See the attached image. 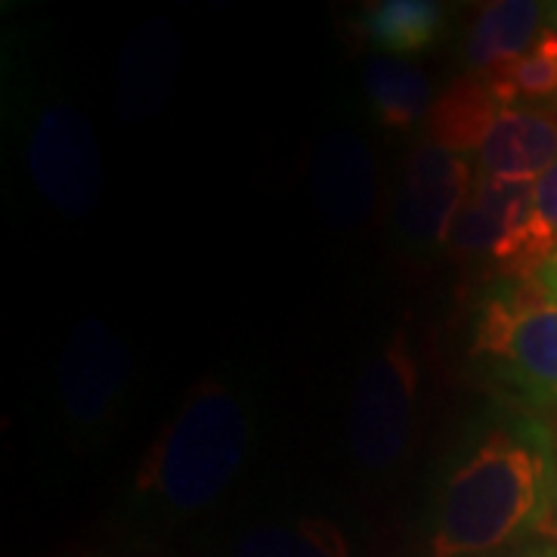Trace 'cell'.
<instances>
[{
  "label": "cell",
  "mask_w": 557,
  "mask_h": 557,
  "mask_svg": "<svg viewBox=\"0 0 557 557\" xmlns=\"http://www.w3.org/2000/svg\"><path fill=\"white\" fill-rule=\"evenodd\" d=\"M28 174L44 201L65 218H84L102 193V156L90 121L72 106H47L28 137Z\"/></svg>",
  "instance_id": "obj_5"
},
{
  "label": "cell",
  "mask_w": 557,
  "mask_h": 557,
  "mask_svg": "<svg viewBox=\"0 0 557 557\" xmlns=\"http://www.w3.org/2000/svg\"><path fill=\"white\" fill-rule=\"evenodd\" d=\"M180 69V38L168 20H149L124 40L115 72V106L124 121L164 112Z\"/></svg>",
  "instance_id": "obj_9"
},
{
  "label": "cell",
  "mask_w": 557,
  "mask_h": 557,
  "mask_svg": "<svg viewBox=\"0 0 557 557\" xmlns=\"http://www.w3.org/2000/svg\"><path fill=\"white\" fill-rule=\"evenodd\" d=\"M505 102L493 94L483 75L456 81L453 87L443 90V97L434 100V109L428 115V131L431 143H437L449 152H471L483 146L490 137L493 124L502 115Z\"/></svg>",
  "instance_id": "obj_13"
},
{
  "label": "cell",
  "mask_w": 557,
  "mask_h": 557,
  "mask_svg": "<svg viewBox=\"0 0 557 557\" xmlns=\"http://www.w3.org/2000/svg\"><path fill=\"white\" fill-rule=\"evenodd\" d=\"M545 10L548 7L533 3V0L486 3L468 32V44H465L468 65L478 72H490L496 65L523 57L542 35L539 25L545 20Z\"/></svg>",
  "instance_id": "obj_12"
},
{
  "label": "cell",
  "mask_w": 557,
  "mask_h": 557,
  "mask_svg": "<svg viewBox=\"0 0 557 557\" xmlns=\"http://www.w3.org/2000/svg\"><path fill=\"white\" fill-rule=\"evenodd\" d=\"M539 533L545 539H555L557 542V465H555V480H552V496H548V508H545V518L539 523Z\"/></svg>",
  "instance_id": "obj_20"
},
{
  "label": "cell",
  "mask_w": 557,
  "mask_h": 557,
  "mask_svg": "<svg viewBox=\"0 0 557 557\" xmlns=\"http://www.w3.org/2000/svg\"><path fill=\"white\" fill-rule=\"evenodd\" d=\"M131 379V354L100 317H84L69 332L60 359V397L69 421L97 428L115 412Z\"/></svg>",
  "instance_id": "obj_7"
},
{
  "label": "cell",
  "mask_w": 557,
  "mask_h": 557,
  "mask_svg": "<svg viewBox=\"0 0 557 557\" xmlns=\"http://www.w3.org/2000/svg\"><path fill=\"white\" fill-rule=\"evenodd\" d=\"M480 75L505 106L552 100L557 97V32H542L523 57Z\"/></svg>",
  "instance_id": "obj_17"
},
{
  "label": "cell",
  "mask_w": 557,
  "mask_h": 557,
  "mask_svg": "<svg viewBox=\"0 0 557 557\" xmlns=\"http://www.w3.org/2000/svg\"><path fill=\"white\" fill-rule=\"evenodd\" d=\"M548 20H552V25H555V32H557V3L548 7Z\"/></svg>",
  "instance_id": "obj_22"
},
{
  "label": "cell",
  "mask_w": 557,
  "mask_h": 557,
  "mask_svg": "<svg viewBox=\"0 0 557 557\" xmlns=\"http://www.w3.org/2000/svg\"><path fill=\"white\" fill-rule=\"evenodd\" d=\"M557 255V161L533 183V270Z\"/></svg>",
  "instance_id": "obj_18"
},
{
  "label": "cell",
  "mask_w": 557,
  "mask_h": 557,
  "mask_svg": "<svg viewBox=\"0 0 557 557\" xmlns=\"http://www.w3.org/2000/svg\"><path fill=\"white\" fill-rule=\"evenodd\" d=\"M446 7L434 0H379L362 10L359 32L387 53H421L443 32Z\"/></svg>",
  "instance_id": "obj_15"
},
{
  "label": "cell",
  "mask_w": 557,
  "mask_h": 557,
  "mask_svg": "<svg viewBox=\"0 0 557 557\" xmlns=\"http://www.w3.org/2000/svg\"><path fill=\"white\" fill-rule=\"evenodd\" d=\"M362 84H366V97L375 109V119L391 131H409L434 109L431 81L412 62L379 57L366 65Z\"/></svg>",
  "instance_id": "obj_14"
},
{
  "label": "cell",
  "mask_w": 557,
  "mask_h": 557,
  "mask_svg": "<svg viewBox=\"0 0 557 557\" xmlns=\"http://www.w3.org/2000/svg\"><path fill=\"white\" fill-rule=\"evenodd\" d=\"M418 366L409 338L397 332L359 375L350 406V446L362 468L387 471L406 453L412 434Z\"/></svg>",
  "instance_id": "obj_4"
},
{
  "label": "cell",
  "mask_w": 557,
  "mask_h": 557,
  "mask_svg": "<svg viewBox=\"0 0 557 557\" xmlns=\"http://www.w3.org/2000/svg\"><path fill=\"white\" fill-rule=\"evenodd\" d=\"M557 161V115L536 106H505L480 146V171L498 183H536Z\"/></svg>",
  "instance_id": "obj_11"
},
{
  "label": "cell",
  "mask_w": 557,
  "mask_h": 557,
  "mask_svg": "<svg viewBox=\"0 0 557 557\" xmlns=\"http://www.w3.org/2000/svg\"><path fill=\"white\" fill-rule=\"evenodd\" d=\"M555 449L539 428H502L480 440L440 496L431 557H486L545 518Z\"/></svg>",
  "instance_id": "obj_1"
},
{
  "label": "cell",
  "mask_w": 557,
  "mask_h": 557,
  "mask_svg": "<svg viewBox=\"0 0 557 557\" xmlns=\"http://www.w3.org/2000/svg\"><path fill=\"white\" fill-rule=\"evenodd\" d=\"M233 557H350V548L332 520L304 518L285 527L251 530Z\"/></svg>",
  "instance_id": "obj_16"
},
{
  "label": "cell",
  "mask_w": 557,
  "mask_h": 557,
  "mask_svg": "<svg viewBox=\"0 0 557 557\" xmlns=\"http://www.w3.org/2000/svg\"><path fill=\"white\" fill-rule=\"evenodd\" d=\"M446 242L471 258H490L508 278H533V183L480 177Z\"/></svg>",
  "instance_id": "obj_6"
},
{
  "label": "cell",
  "mask_w": 557,
  "mask_h": 557,
  "mask_svg": "<svg viewBox=\"0 0 557 557\" xmlns=\"http://www.w3.org/2000/svg\"><path fill=\"white\" fill-rule=\"evenodd\" d=\"M471 193L474 183L468 161L437 143H421L406 161L394 201L399 233L421 245L446 242L453 220Z\"/></svg>",
  "instance_id": "obj_8"
},
{
  "label": "cell",
  "mask_w": 557,
  "mask_h": 557,
  "mask_svg": "<svg viewBox=\"0 0 557 557\" xmlns=\"http://www.w3.org/2000/svg\"><path fill=\"white\" fill-rule=\"evenodd\" d=\"M248 453V418L220 381H201L152 443L137 471V490L164 508L193 515L218 502Z\"/></svg>",
  "instance_id": "obj_2"
},
{
  "label": "cell",
  "mask_w": 557,
  "mask_h": 557,
  "mask_svg": "<svg viewBox=\"0 0 557 557\" xmlns=\"http://www.w3.org/2000/svg\"><path fill=\"white\" fill-rule=\"evenodd\" d=\"M474 357L527 397L557 403V295L536 276L496 285L480 304Z\"/></svg>",
  "instance_id": "obj_3"
},
{
  "label": "cell",
  "mask_w": 557,
  "mask_h": 557,
  "mask_svg": "<svg viewBox=\"0 0 557 557\" xmlns=\"http://www.w3.org/2000/svg\"><path fill=\"white\" fill-rule=\"evenodd\" d=\"M536 278L545 285V288H548V292H552V295H557V255L555 258L545 260V267L539 270Z\"/></svg>",
  "instance_id": "obj_21"
},
{
  "label": "cell",
  "mask_w": 557,
  "mask_h": 557,
  "mask_svg": "<svg viewBox=\"0 0 557 557\" xmlns=\"http://www.w3.org/2000/svg\"><path fill=\"white\" fill-rule=\"evenodd\" d=\"M486 557H557L555 539H536V542H520V545H508L496 555Z\"/></svg>",
  "instance_id": "obj_19"
},
{
  "label": "cell",
  "mask_w": 557,
  "mask_h": 557,
  "mask_svg": "<svg viewBox=\"0 0 557 557\" xmlns=\"http://www.w3.org/2000/svg\"><path fill=\"white\" fill-rule=\"evenodd\" d=\"M313 199L322 218L338 230H354L375 208V161L354 134H329L313 152Z\"/></svg>",
  "instance_id": "obj_10"
}]
</instances>
